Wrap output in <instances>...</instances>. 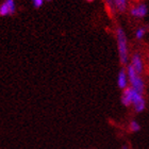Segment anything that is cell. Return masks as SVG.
<instances>
[{
    "mask_svg": "<svg viewBox=\"0 0 149 149\" xmlns=\"http://www.w3.org/2000/svg\"><path fill=\"white\" fill-rule=\"evenodd\" d=\"M116 40H117V50L119 56V62L121 65L127 66L129 64V48H128V38L124 29L118 27L116 30Z\"/></svg>",
    "mask_w": 149,
    "mask_h": 149,
    "instance_id": "6da1fadb",
    "label": "cell"
},
{
    "mask_svg": "<svg viewBox=\"0 0 149 149\" xmlns=\"http://www.w3.org/2000/svg\"><path fill=\"white\" fill-rule=\"evenodd\" d=\"M126 72H127L128 81H129V83H130L131 88L133 91H135V92H137V93L144 95V92H145V82H144L142 76H141V74H137L136 72H134L133 68L130 66V64L127 65Z\"/></svg>",
    "mask_w": 149,
    "mask_h": 149,
    "instance_id": "7a4b0ae2",
    "label": "cell"
},
{
    "mask_svg": "<svg viewBox=\"0 0 149 149\" xmlns=\"http://www.w3.org/2000/svg\"><path fill=\"white\" fill-rule=\"evenodd\" d=\"M16 11V3L15 0H4L0 4V16L6 17V16L13 15Z\"/></svg>",
    "mask_w": 149,
    "mask_h": 149,
    "instance_id": "3957f363",
    "label": "cell"
},
{
    "mask_svg": "<svg viewBox=\"0 0 149 149\" xmlns=\"http://www.w3.org/2000/svg\"><path fill=\"white\" fill-rule=\"evenodd\" d=\"M130 66L137 74H142L144 72V62L140 53H134L131 58Z\"/></svg>",
    "mask_w": 149,
    "mask_h": 149,
    "instance_id": "277c9868",
    "label": "cell"
},
{
    "mask_svg": "<svg viewBox=\"0 0 149 149\" xmlns=\"http://www.w3.org/2000/svg\"><path fill=\"white\" fill-rule=\"evenodd\" d=\"M130 14L135 18H143L148 14V6L146 3H140L130 10Z\"/></svg>",
    "mask_w": 149,
    "mask_h": 149,
    "instance_id": "5b68a950",
    "label": "cell"
},
{
    "mask_svg": "<svg viewBox=\"0 0 149 149\" xmlns=\"http://www.w3.org/2000/svg\"><path fill=\"white\" fill-rule=\"evenodd\" d=\"M117 85L120 90H125L129 86V81H128V76L126 72V68H121L118 72L117 76Z\"/></svg>",
    "mask_w": 149,
    "mask_h": 149,
    "instance_id": "8992f818",
    "label": "cell"
},
{
    "mask_svg": "<svg viewBox=\"0 0 149 149\" xmlns=\"http://www.w3.org/2000/svg\"><path fill=\"white\" fill-rule=\"evenodd\" d=\"M123 95H121V103L125 107H130L131 106V97H132V90L130 86H128L127 88L123 90Z\"/></svg>",
    "mask_w": 149,
    "mask_h": 149,
    "instance_id": "52a82bcc",
    "label": "cell"
},
{
    "mask_svg": "<svg viewBox=\"0 0 149 149\" xmlns=\"http://www.w3.org/2000/svg\"><path fill=\"white\" fill-rule=\"evenodd\" d=\"M114 9L118 12L124 13L128 9V0H113Z\"/></svg>",
    "mask_w": 149,
    "mask_h": 149,
    "instance_id": "ba28073f",
    "label": "cell"
},
{
    "mask_svg": "<svg viewBox=\"0 0 149 149\" xmlns=\"http://www.w3.org/2000/svg\"><path fill=\"white\" fill-rule=\"evenodd\" d=\"M132 106L134 107V110H135L136 113H141V112H143L144 110L146 109V100H145V98H142V99L136 101Z\"/></svg>",
    "mask_w": 149,
    "mask_h": 149,
    "instance_id": "9c48e42d",
    "label": "cell"
},
{
    "mask_svg": "<svg viewBox=\"0 0 149 149\" xmlns=\"http://www.w3.org/2000/svg\"><path fill=\"white\" fill-rule=\"evenodd\" d=\"M146 35V28H144V27H140V28L136 29V31H135V37H136V40H143L144 37Z\"/></svg>",
    "mask_w": 149,
    "mask_h": 149,
    "instance_id": "30bf717a",
    "label": "cell"
},
{
    "mask_svg": "<svg viewBox=\"0 0 149 149\" xmlns=\"http://www.w3.org/2000/svg\"><path fill=\"white\" fill-rule=\"evenodd\" d=\"M129 129H130L131 132H137V131L141 130V126L140 124L135 120H132L129 125Z\"/></svg>",
    "mask_w": 149,
    "mask_h": 149,
    "instance_id": "8fae6325",
    "label": "cell"
},
{
    "mask_svg": "<svg viewBox=\"0 0 149 149\" xmlns=\"http://www.w3.org/2000/svg\"><path fill=\"white\" fill-rule=\"evenodd\" d=\"M44 0H32V3H33V6L35 9H40V6H43L44 4Z\"/></svg>",
    "mask_w": 149,
    "mask_h": 149,
    "instance_id": "7c38bea8",
    "label": "cell"
},
{
    "mask_svg": "<svg viewBox=\"0 0 149 149\" xmlns=\"http://www.w3.org/2000/svg\"><path fill=\"white\" fill-rule=\"evenodd\" d=\"M104 3H106V6L111 10L112 12L114 13L115 12V9H114V4H113V0H103Z\"/></svg>",
    "mask_w": 149,
    "mask_h": 149,
    "instance_id": "4fadbf2b",
    "label": "cell"
},
{
    "mask_svg": "<svg viewBox=\"0 0 149 149\" xmlns=\"http://www.w3.org/2000/svg\"><path fill=\"white\" fill-rule=\"evenodd\" d=\"M87 2H92V1H94V0H86Z\"/></svg>",
    "mask_w": 149,
    "mask_h": 149,
    "instance_id": "5bb4252c",
    "label": "cell"
},
{
    "mask_svg": "<svg viewBox=\"0 0 149 149\" xmlns=\"http://www.w3.org/2000/svg\"><path fill=\"white\" fill-rule=\"evenodd\" d=\"M44 1H50V0H44Z\"/></svg>",
    "mask_w": 149,
    "mask_h": 149,
    "instance_id": "9a60e30c",
    "label": "cell"
}]
</instances>
